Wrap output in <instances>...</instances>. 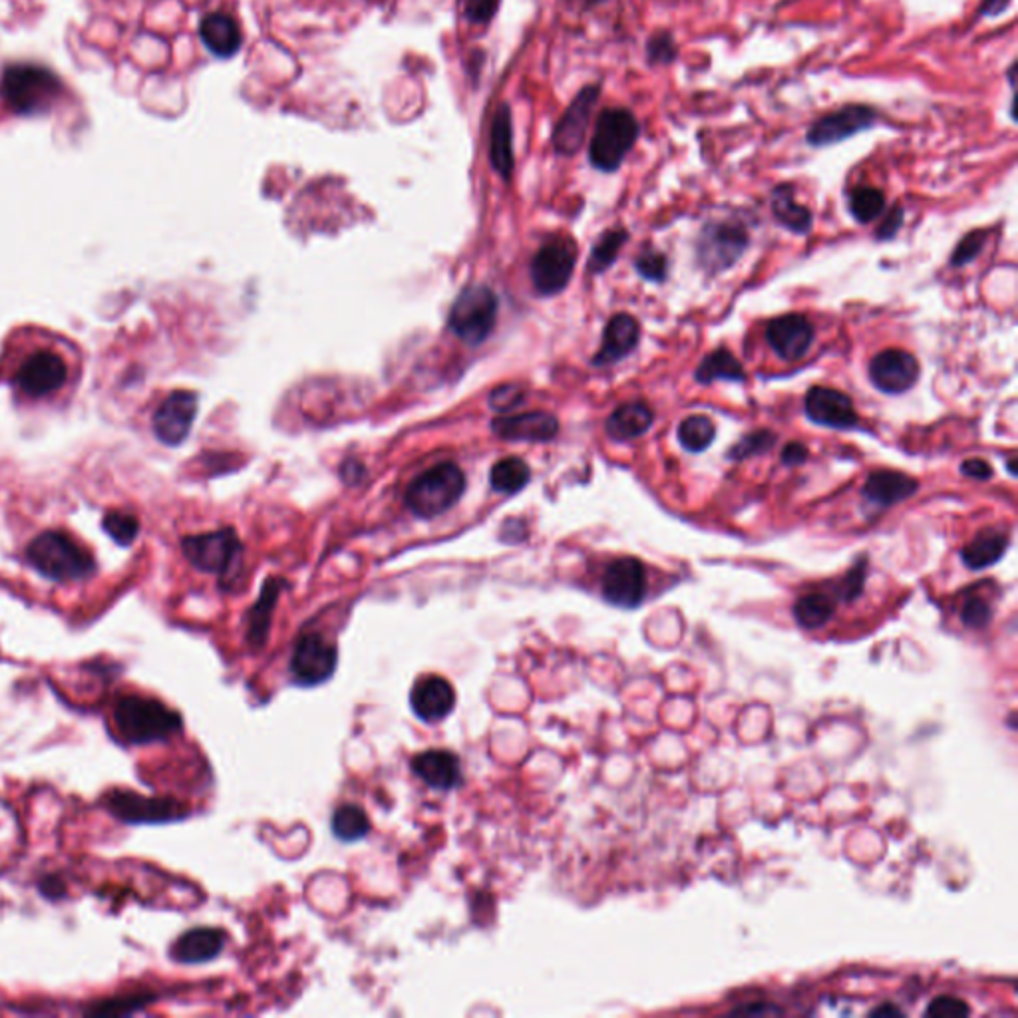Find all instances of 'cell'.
Returning <instances> with one entry per match:
<instances>
[{
    "mask_svg": "<svg viewBox=\"0 0 1018 1018\" xmlns=\"http://www.w3.org/2000/svg\"><path fill=\"white\" fill-rule=\"evenodd\" d=\"M9 382L18 397L30 402H45L60 397L72 378V363L54 342H30L12 359Z\"/></svg>",
    "mask_w": 1018,
    "mask_h": 1018,
    "instance_id": "obj_1",
    "label": "cell"
},
{
    "mask_svg": "<svg viewBox=\"0 0 1018 1018\" xmlns=\"http://www.w3.org/2000/svg\"><path fill=\"white\" fill-rule=\"evenodd\" d=\"M26 560L36 574L56 583H80L96 571V562L88 548L64 531H45L33 539Z\"/></svg>",
    "mask_w": 1018,
    "mask_h": 1018,
    "instance_id": "obj_2",
    "label": "cell"
},
{
    "mask_svg": "<svg viewBox=\"0 0 1018 1018\" xmlns=\"http://www.w3.org/2000/svg\"><path fill=\"white\" fill-rule=\"evenodd\" d=\"M62 92L64 86L59 76L36 64H12L0 78V96L4 104L21 116L47 114L62 98Z\"/></svg>",
    "mask_w": 1018,
    "mask_h": 1018,
    "instance_id": "obj_3",
    "label": "cell"
},
{
    "mask_svg": "<svg viewBox=\"0 0 1018 1018\" xmlns=\"http://www.w3.org/2000/svg\"><path fill=\"white\" fill-rule=\"evenodd\" d=\"M112 720L117 734L128 744H152L174 737L181 728V718L176 711L160 701L124 696L114 704Z\"/></svg>",
    "mask_w": 1018,
    "mask_h": 1018,
    "instance_id": "obj_4",
    "label": "cell"
},
{
    "mask_svg": "<svg viewBox=\"0 0 1018 1018\" xmlns=\"http://www.w3.org/2000/svg\"><path fill=\"white\" fill-rule=\"evenodd\" d=\"M641 136V124L627 108H607L598 117V124L589 143L591 165L613 174L617 172L625 158L632 152Z\"/></svg>",
    "mask_w": 1018,
    "mask_h": 1018,
    "instance_id": "obj_5",
    "label": "cell"
},
{
    "mask_svg": "<svg viewBox=\"0 0 1018 1018\" xmlns=\"http://www.w3.org/2000/svg\"><path fill=\"white\" fill-rule=\"evenodd\" d=\"M466 492V476L452 462H442L426 469L406 490V505L410 512L424 519H432L445 514L456 505L462 493Z\"/></svg>",
    "mask_w": 1018,
    "mask_h": 1018,
    "instance_id": "obj_6",
    "label": "cell"
},
{
    "mask_svg": "<svg viewBox=\"0 0 1018 1018\" xmlns=\"http://www.w3.org/2000/svg\"><path fill=\"white\" fill-rule=\"evenodd\" d=\"M498 297L490 287L469 285L457 294L448 316V327L457 339L478 347L492 335L498 321Z\"/></svg>",
    "mask_w": 1018,
    "mask_h": 1018,
    "instance_id": "obj_7",
    "label": "cell"
},
{
    "mask_svg": "<svg viewBox=\"0 0 1018 1018\" xmlns=\"http://www.w3.org/2000/svg\"><path fill=\"white\" fill-rule=\"evenodd\" d=\"M746 227L734 219L706 223L696 241V261L706 273L716 275L732 267L749 249Z\"/></svg>",
    "mask_w": 1018,
    "mask_h": 1018,
    "instance_id": "obj_8",
    "label": "cell"
},
{
    "mask_svg": "<svg viewBox=\"0 0 1018 1018\" xmlns=\"http://www.w3.org/2000/svg\"><path fill=\"white\" fill-rule=\"evenodd\" d=\"M181 550L188 562L203 574L231 577L241 555V543L234 529H219L189 536L181 541Z\"/></svg>",
    "mask_w": 1018,
    "mask_h": 1018,
    "instance_id": "obj_9",
    "label": "cell"
},
{
    "mask_svg": "<svg viewBox=\"0 0 1018 1018\" xmlns=\"http://www.w3.org/2000/svg\"><path fill=\"white\" fill-rule=\"evenodd\" d=\"M337 665V644L330 643L318 632H305L294 643L289 673L299 687H318L335 675Z\"/></svg>",
    "mask_w": 1018,
    "mask_h": 1018,
    "instance_id": "obj_10",
    "label": "cell"
},
{
    "mask_svg": "<svg viewBox=\"0 0 1018 1018\" xmlns=\"http://www.w3.org/2000/svg\"><path fill=\"white\" fill-rule=\"evenodd\" d=\"M577 247L569 237H553L539 249L531 261V281L539 294L562 293L571 281Z\"/></svg>",
    "mask_w": 1018,
    "mask_h": 1018,
    "instance_id": "obj_11",
    "label": "cell"
},
{
    "mask_svg": "<svg viewBox=\"0 0 1018 1018\" xmlns=\"http://www.w3.org/2000/svg\"><path fill=\"white\" fill-rule=\"evenodd\" d=\"M878 110L867 104H847L833 110L826 116L818 117L806 134V141L812 148L835 146L866 131L878 122Z\"/></svg>",
    "mask_w": 1018,
    "mask_h": 1018,
    "instance_id": "obj_12",
    "label": "cell"
},
{
    "mask_svg": "<svg viewBox=\"0 0 1018 1018\" xmlns=\"http://www.w3.org/2000/svg\"><path fill=\"white\" fill-rule=\"evenodd\" d=\"M603 598L620 609H637L649 589L646 569L637 557H620L607 565L603 574Z\"/></svg>",
    "mask_w": 1018,
    "mask_h": 1018,
    "instance_id": "obj_13",
    "label": "cell"
},
{
    "mask_svg": "<svg viewBox=\"0 0 1018 1018\" xmlns=\"http://www.w3.org/2000/svg\"><path fill=\"white\" fill-rule=\"evenodd\" d=\"M919 363L912 352L888 349L879 352L869 363L871 385L883 394H903L917 385Z\"/></svg>",
    "mask_w": 1018,
    "mask_h": 1018,
    "instance_id": "obj_14",
    "label": "cell"
},
{
    "mask_svg": "<svg viewBox=\"0 0 1018 1018\" xmlns=\"http://www.w3.org/2000/svg\"><path fill=\"white\" fill-rule=\"evenodd\" d=\"M198 416V394L177 390L160 404L153 414V432L167 445L181 444L191 432Z\"/></svg>",
    "mask_w": 1018,
    "mask_h": 1018,
    "instance_id": "obj_15",
    "label": "cell"
},
{
    "mask_svg": "<svg viewBox=\"0 0 1018 1018\" xmlns=\"http://www.w3.org/2000/svg\"><path fill=\"white\" fill-rule=\"evenodd\" d=\"M599 95H601L599 86H586L567 108L560 124L555 126L553 146L562 155H574L581 150L589 122L599 102Z\"/></svg>",
    "mask_w": 1018,
    "mask_h": 1018,
    "instance_id": "obj_16",
    "label": "cell"
},
{
    "mask_svg": "<svg viewBox=\"0 0 1018 1018\" xmlns=\"http://www.w3.org/2000/svg\"><path fill=\"white\" fill-rule=\"evenodd\" d=\"M804 410L814 424L835 430H852L859 424L852 399L833 388H809L804 400Z\"/></svg>",
    "mask_w": 1018,
    "mask_h": 1018,
    "instance_id": "obj_17",
    "label": "cell"
},
{
    "mask_svg": "<svg viewBox=\"0 0 1018 1018\" xmlns=\"http://www.w3.org/2000/svg\"><path fill=\"white\" fill-rule=\"evenodd\" d=\"M816 330L804 315L778 316L766 327V340L780 359L800 361L808 354Z\"/></svg>",
    "mask_w": 1018,
    "mask_h": 1018,
    "instance_id": "obj_18",
    "label": "cell"
},
{
    "mask_svg": "<svg viewBox=\"0 0 1018 1018\" xmlns=\"http://www.w3.org/2000/svg\"><path fill=\"white\" fill-rule=\"evenodd\" d=\"M410 706L414 714L428 722H440L456 706V691L454 687L438 675H428L416 680L410 692Z\"/></svg>",
    "mask_w": 1018,
    "mask_h": 1018,
    "instance_id": "obj_19",
    "label": "cell"
},
{
    "mask_svg": "<svg viewBox=\"0 0 1018 1018\" xmlns=\"http://www.w3.org/2000/svg\"><path fill=\"white\" fill-rule=\"evenodd\" d=\"M492 430L502 440L550 442L560 432V422L548 412H526L517 416L495 418Z\"/></svg>",
    "mask_w": 1018,
    "mask_h": 1018,
    "instance_id": "obj_20",
    "label": "cell"
},
{
    "mask_svg": "<svg viewBox=\"0 0 1018 1018\" xmlns=\"http://www.w3.org/2000/svg\"><path fill=\"white\" fill-rule=\"evenodd\" d=\"M412 772L433 790L450 792L462 784V764L450 750H426L412 761Z\"/></svg>",
    "mask_w": 1018,
    "mask_h": 1018,
    "instance_id": "obj_21",
    "label": "cell"
},
{
    "mask_svg": "<svg viewBox=\"0 0 1018 1018\" xmlns=\"http://www.w3.org/2000/svg\"><path fill=\"white\" fill-rule=\"evenodd\" d=\"M641 339V327L631 315H615L607 323L603 332V344L598 354L593 356L595 366H609L619 363L627 354H631Z\"/></svg>",
    "mask_w": 1018,
    "mask_h": 1018,
    "instance_id": "obj_22",
    "label": "cell"
},
{
    "mask_svg": "<svg viewBox=\"0 0 1018 1018\" xmlns=\"http://www.w3.org/2000/svg\"><path fill=\"white\" fill-rule=\"evenodd\" d=\"M917 492H919V481L893 469H879L869 474L862 490L867 502L879 507L902 504L905 500L914 498Z\"/></svg>",
    "mask_w": 1018,
    "mask_h": 1018,
    "instance_id": "obj_23",
    "label": "cell"
},
{
    "mask_svg": "<svg viewBox=\"0 0 1018 1018\" xmlns=\"http://www.w3.org/2000/svg\"><path fill=\"white\" fill-rule=\"evenodd\" d=\"M285 581L282 579H267V583L261 589L257 603L247 611L246 615V641L251 651H263L269 641L271 619L273 611L277 605V599L281 595Z\"/></svg>",
    "mask_w": 1018,
    "mask_h": 1018,
    "instance_id": "obj_24",
    "label": "cell"
},
{
    "mask_svg": "<svg viewBox=\"0 0 1018 1018\" xmlns=\"http://www.w3.org/2000/svg\"><path fill=\"white\" fill-rule=\"evenodd\" d=\"M225 943H227V935L222 929L198 927L177 939L172 947V957L177 963H186V965L208 963L222 953Z\"/></svg>",
    "mask_w": 1018,
    "mask_h": 1018,
    "instance_id": "obj_25",
    "label": "cell"
},
{
    "mask_svg": "<svg viewBox=\"0 0 1018 1018\" xmlns=\"http://www.w3.org/2000/svg\"><path fill=\"white\" fill-rule=\"evenodd\" d=\"M201 42L210 50L211 54L219 59H229L239 52L241 48V30L231 16L215 12L208 14L200 24Z\"/></svg>",
    "mask_w": 1018,
    "mask_h": 1018,
    "instance_id": "obj_26",
    "label": "cell"
},
{
    "mask_svg": "<svg viewBox=\"0 0 1018 1018\" xmlns=\"http://www.w3.org/2000/svg\"><path fill=\"white\" fill-rule=\"evenodd\" d=\"M653 422H655V412L644 402H627V404H620L619 409L611 414L609 420L605 424V430L613 440L627 442L649 432Z\"/></svg>",
    "mask_w": 1018,
    "mask_h": 1018,
    "instance_id": "obj_27",
    "label": "cell"
},
{
    "mask_svg": "<svg viewBox=\"0 0 1018 1018\" xmlns=\"http://www.w3.org/2000/svg\"><path fill=\"white\" fill-rule=\"evenodd\" d=\"M1008 543H1010V539H1008V533H1005V531L984 529L977 538L972 539L971 543H967L960 550V560L972 571H981V569L995 565L1005 555Z\"/></svg>",
    "mask_w": 1018,
    "mask_h": 1018,
    "instance_id": "obj_28",
    "label": "cell"
},
{
    "mask_svg": "<svg viewBox=\"0 0 1018 1018\" xmlns=\"http://www.w3.org/2000/svg\"><path fill=\"white\" fill-rule=\"evenodd\" d=\"M772 213L776 222L780 223L792 234L806 235L812 227V213L808 208L796 201L794 186L784 184L772 191Z\"/></svg>",
    "mask_w": 1018,
    "mask_h": 1018,
    "instance_id": "obj_29",
    "label": "cell"
},
{
    "mask_svg": "<svg viewBox=\"0 0 1018 1018\" xmlns=\"http://www.w3.org/2000/svg\"><path fill=\"white\" fill-rule=\"evenodd\" d=\"M117 816L131 821H165L184 816L177 804L167 800H141L136 796L114 797Z\"/></svg>",
    "mask_w": 1018,
    "mask_h": 1018,
    "instance_id": "obj_30",
    "label": "cell"
},
{
    "mask_svg": "<svg viewBox=\"0 0 1018 1018\" xmlns=\"http://www.w3.org/2000/svg\"><path fill=\"white\" fill-rule=\"evenodd\" d=\"M696 382L701 385H711L714 380H728V382H742L746 375L742 364L738 363L737 356L726 349H716L704 356L703 363L699 364L694 373Z\"/></svg>",
    "mask_w": 1018,
    "mask_h": 1018,
    "instance_id": "obj_31",
    "label": "cell"
},
{
    "mask_svg": "<svg viewBox=\"0 0 1018 1018\" xmlns=\"http://www.w3.org/2000/svg\"><path fill=\"white\" fill-rule=\"evenodd\" d=\"M490 158H492L493 167L498 174L510 177L514 169V150H512V122H510V110L500 108L492 126V146H490Z\"/></svg>",
    "mask_w": 1018,
    "mask_h": 1018,
    "instance_id": "obj_32",
    "label": "cell"
},
{
    "mask_svg": "<svg viewBox=\"0 0 1018 1018\" xmlns=\"http://www.w3.org/2000/svg\"><path fill=\"white\" fill-rule=\"evenodd\" d=\"M332 833L344 843L359 842L370 833V819L361 806L344 804L332 814Z\"/></svg>",
    "mask_w": 1018,
    "mask_h": 1018,
    "instance_id": "obj_33",
    "label": "cell"
},
{
    "mask_svg": "<svg viewBox=\"0 0 1018 1018\" xmlns=\"http://www.w3.org/2000/svg\"><path fill=\"white\" fill-rule=\"evenodd\" d=\"M833 613H835V601L826 593L802 595L794 605V619L804 629H819L828 625Z\"/></svg>",
    "mask_w": 1018,
    "mask_h": 1018,
    "instance_id": "obj_34",
    "label": "cell"
},
{
    "mask_svg": "<svg viewBox=\"0 0 1018 1018\" xmlns=\"http://www.w3.org/2000/svg\"><path fill=\"white\" fill-rule=\"evenodd\" d=\"M531 480V469L519 457H505L500 460L492 468L490 481L495 492L517 493L526 488Z\"/></svg>",
    "mask_w": 1018,
    "mask_h": 1018,
    "instance_id": "obj_35",
    "label": "cell"
},
{
    "mask_svg": "<svg viewBox=\"0 0 1018 1018\" xmlns=\"http://www.w3.org/2000/svg\"><path fill=\"white\" fill-rule=\"evenodd\" d=\"M716 436V426L708 416H689L680 422L679 440L684 450L692 454H701L706 448H711Z\"/></svg>",
    "mask_w": 1018,
    "mask_h": 1018,
    "instance_id": "obj_36",
    "label": "cell"
},
{
    "mask_svg": "<svg viewBox=\"0 0 1018 1018\" xmlns=\"http://www.w3.org/2000/svg\"><path fill=\"white\" fill-rule=\"evenodd\" d=\"M627 241H629V234L623 227L611 229L607 234L601 235L598 243L593 247V251H591L587 269L591 271L593 275L605 273L617 261L620 249Z\"/></svg>",
    "mask_w": 1018,
    "mask_h": 1018,
    "instance_id": "obj_37",
    "label": "cell"
},
{
    "mask_svg": "<svg viewBox=\"0 0 1018 1018\" xmlns=\"http://www.w3.org/2000/svg\"><path fill=\"white\" fill-rule=\"evenodd\" d=\"M847 208L857 223H871L878 219L885 210V196L883 191L871 186L855 188L847 198Z\"/></svg>",
    "mask_w": 1018,
    "mask_h": 1018,
    "instance_id": "obj_38",
    "label": "cell"
},
{
    "mask_svg": "<svg viewBox=\"0 0 1018 1018\" xmlns=\"http://www.w3.org/2000/svg\"><path fill=\"white\" fill-rule=\"evenodd\" d=\"M21 847V824L4 802H0V869L11 862Z\"/></svg>",
    "mask_w": 1018,
    "mask_h": 1018,
    "instance_id": "obj_39",
    "label": "cell"
},
{
    "mask_svg": "<svg viewBox=\"0 0 1018 1018\" xmlns=\"http://www.w3.org/2000/svg\"><path fill=\"white\" fill-rule=\"evenodd\" d=\"M644 56H646V62L651 66L670 64L673 60L677 59L679 56V47H677V40H675L673 33L661 30V33L649 36L646 45H644Z\"/></svg>",
    "mask_w": 1018,
    "mask_h": 1018,
    "instance_id": "obj_40",
    "label": "cell"
},
{
    "mask_svg": "<svg viewBox=\"0 0 1018 1018\" xmlns=\"http://www.w3.org/2000/svg\"><path fill=\"white\" fill-rule=\"evenodd\" d=\"M774 444H776V433L770 432V430H756V432L744 436L738 444L732 445L726 457L740 462V460H746V457L766 454L768 450H772Z\"/></svg>",
    "mask_w": 1018,
    "mask_h": 1018,
    "instance_id": "obj_41",
    "label": "cell"
},
{
    "mask_svg": "<svg viewBox=\"0 0 1018 1018\" xmlns=\"http://www.w3.org/2000/svg\"><path fill=\"white\" fill-rule=\"evenodd\" d=\"M104 529L108 531V536L116 541L117 545H129V543H134V539L138 538V533H140V521H138V517H134L128 512L114 510L112 514L105 515Z\"/></svg>",
    "mask_w": 1018,
    "mask_h": 1018,
    "instance_id": "obj_42",
    "label": "cell"
},
{
    "mask_svg": "<svg viewBox=\"0 0 1018 1018\" xmlns=\"http://www.w3.org/2000/svg\"><path fill=\"white\" fill-rule=\"evenodd\" d=\"M634 269L646 281L663 282L667 279V257L656 249H644L643 253L634 259Z\"/></svg>",
    "mask_w": 1018,
    "mask_h": 1018,
    "instance_id": "obj_43",
    "label": "cell"
},
{
    "mask_svg": "<svg viewBox=\"0 0 1018 1018\" xmlns=\"http://www.w3.org/2000/svg\"><path fill=\"white\" fill-rule=\"evenodd\" d=\"M986 237H989V234L983 231V229H977V231L965 235L963 241H960L957 249L953 251L951 259H948L951 267H965V265H969L975 259L979 257L981 251H983L984 243H986Z\"/></svg>",
    "mask_w": 1018,
    "mask_h": 1018,
    "instance_id": "obj_44",
    "label": "cell"
},
{
    "mask_svg": "<svg viewBox=\"0 0 1018 1018\" xmlns=\"http://www.w3.org/2000/svg\"><path fill=\"white\" fill-rule=\"evenodd\" d=\"M993 619V609L983 598H971L965 601L960 609V620L969 629H984Z\"/></svg>",
    "mask_w": 1018,
    "mask_h": 1018,
    "instance_id": "obj_45",
    "label": "cell"
},
{
    "mask_svg": "<svg viewBox=\"0 0 1018 1018\" xmlns=\"http://www.w3.org/2000/svg\"><path fill=\"white\" fill-rule=\"evenodd\" d=\"M867 579V560L855 563L854 569L843 577L842 587H840V598L843 601H855L862 595Z\"/></svg>",
    "mask_w": 1018,
    "mask_h": 1018,
    "instance_id": "obj_46",
    "label": "cell"
},
{
    "mask_svg": "<svg viewBox=\"0 0 1018 1018\" xmlns=\"http://www.w3.org/2000/svg\"><path fill=\"white\" fill-rule=\"evenodd\" d=\"M971 1013V1008L967 1003H963L960 998H955V996H939L935 998L929 1008H927V1015H933V1017L939 1018H960L967 1017Z\"/></svg>",
    "mask_w": 1018,
    "mask_h": 1018,
    "instance_id": "obj_47",
    "label": "cell"
},
{
    "mask_svg": "<svg viewBox=\"0 0 1018 1018\" xmlns=\"http://www.w3.org/2000/svg\"><path fill=\"white\" fill-rule=\"evenodd\" d=\"M524 399H526V392L517 385H504V387L495 388L490 394V406L498 412H510L515 406H519Z\"/></svg>",
    "mask_w": 1018,
    "mask_h": 1018,
    "instance_id": "obj_48",
    "label": "cell"
},
{
    "mask_svg": "<svg viewBox=\"0 0 1018 1018\" xmlns=\"http://www.w3.org/2000/svg\"><path fill=\"white\" fill-rule=\"evenodd\" d=\"M498 7L500 0H464V14L469 23L486 24L490 23Z\"/></svg>",
    "mask_w": 1018,
    "mask_h": 1018,
    "instance_id": "obj_49",
    "label": "cell"
},
{
    "mask_svg": "<svg viewBox=\"0 0 1018 1018\" xmlns=\"http://www.w3.org/2000/svg\"><path fill=\"white\" fill-rule=\"evenodd\" d=\"M960 472L967 476V478H972V480H991L993 478V468L984 462V460H979V457H971V460H965L960 464Z\"/></svg>",
    "mask_w": 1018,
    "mask_h": 1018,
    "instance_id": "obj_50",
    "label": "cell"
},
{
    "mask_svg": "<svg viewBox=\"0 0 1018 1018\" xmlns=\"http://www.w3.org/2000/svg\"><path fill=\"white\" fill-rule=\"evenodd\" d=\"M903 225V210L900 205H895L893 210L890 211V215L885 217V222L879 225L878 229V239L879 241H885V239H891L895 237L897 231L902 229Z\"/></svg>",
    "mask_w": 1018,
    "mask_h": 1018,
    "instance_id": "obj_51",
    "label": "cell"
},
{
    "mask_svg": "<svg viewBox=\"0 0 1018 1018\" xmlns=\"http://www.w3.org/2000/svg\"><path fill=\"white\" fill-rule=\"evenodd\" d=\"M809 457L808 448L800 442H792L782 450V462L784 466H800Z\"/></svg>",
    "mask_w": 1018,
    "mask_h": 1018,
    "instance_id": "obj_52",
    "label": "cell"
},
{
    "mask_svg": "<svg viewBox=\"0 0 1018 1018\" xmlns=\"http://www.w3.org/2000/svg\"><path fill=\"white\" fill-rule=\"evenodd\" d=\"M363 474L364 466L361 462H356V460L344 462L342 468H340V476H342V480L347 481V483H356V481L361 480Z\"/></svg>",
    "mask_w": 1018,
    "mask_h": 1018,
    "instance_id": "obj_53",
    "label": "cell"
},
{
    "mask_svg": "<svg viewBox=\"0 0 1018 1018\" xmlns=\"http://www.w3.org/2000/svg\"><path fill=\"white\" fill-rule=\"evenodd\" d=\"M1013 4V0H983L981 9H979V14L981 16H991L995 18L998 14L1007 11L1008 7Z\"/></svg>",
    "mask_w": 1018,
    "mask_h": 1018,
    "instance_id": "obj_54",
    "label": "cell"
},
{
    "mask_svg": "<svg viewBox=\"0 0 1018 1018\" xmlns=\"http://www.w3.org/2000/svg\"><path fill=\"white\" fill-rule=\"evenodd\" d=\"M869 1017H903L902 1010L893 1005H883L869 1013Z\"/></svg>",
    "mask_w": 1018,
    "mask_h": 1018,
    "instance_id": "obj_55",
    "label": "cell"
},
{
    "mask_svg": "<svg viewBox=\"0 0 1018 1018\" xmlns=\"http://www.w3.org/2000/svg\"><path fill=\"white\" fill-rule=\"evenodd\" d=\"M768 1010H770L768 1007H742L737 1008L734 1015H746V1017H749V1015H756V1013H764V1015H766ZM772 1013H776V1010H772Z\"/></svg>",
    "mask_w": 1018,
    "mask_h": 1018,
    "instance_id": "obj_56",
    "label": "cell"
},
{
    "mask_svg": "<svg viewBox=\"0 0 1018 1018\" xmlns=\"http://www.w3.org/2000/svg\"><path fill=\"white\" fill-rule=\"evenodd\" d=\"M571 2H577V4H583V7H595L599 2L603 0H571Z\"/></svg>",
    "mask_w": 1018,
    "mask_h": 1018,
    "instance_id": "obj_57",
    "label": "cell"
},
{
    "mask_svg": "<svg viewBox=\"0 0 1018 1018\" xmlns=\"http://www.w3.org/2000/svg\"><path fill=\"white\" fill-rule=\"evenodd\" d=\"M1008 472H1010V474H1013V476H1015V474H1017V464H1015V456H1013V457H1010V460H1008Z\"/></svg>",
    "mask_w": 1018,
    "mask_h": 1018,
    "instance_id": "obj_58",
    "label": "cell"
}]
</instances>
